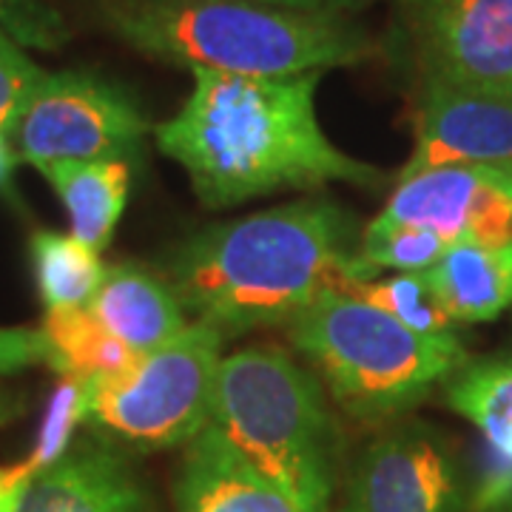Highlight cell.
<instances>
[{
  "mask_svg": "<svg viewBox=\"0 0 512 512\" xmlns=\"http://www.w3.org/2000/svg\"><path fill=\"white\" fill-rule=\"evenodd\" d=\"M191 74V94L171 120L154 126V137L165 157L183 165L205 208H234L276 191H311L328 183H384L376 165L328 140L316 114L322 72Z\"/></svg>",
  "mask_w": 512,
  "mask_h": 512,
  "instance_id": "1",
  "label": "cell"
},
{
  "mask_svg": "<svg viewBox=\"0 0 512 512\" xmlns=\"http://www.w3.org/2000/svg\"><path fill=\"white\" fill-rule=\"evenodd\" d=\"M359 245L348 211L311 197L200 231L171 256L168 285L225 336L288 328L322 296L376 279Z\"/></svg>",
  "mask_w": 512,
  "mask_h": 512,
  "instance_id": "2",
  "label": "cell"
},
{
  "mask_svg": "<svg viewBox=\"0 0 512 512\" xmlns=\"http://www.w3.org/2000/svg\"><path fill=\"white\" fill-rule=\"evenodd\" d=\"M94 18L128 49L188 72L291 77L379 55L356 18L259 0H97Z\"/></svg>",
  "mask_w": 512,
  "mask_h": 512,
  "instance_id": "3",
  "label": "cell"
},
{
  "mask_svg": "<svg viewBox=\"0 0 512 512\" xmlns=\"http://www.w3.org/2000/svg\"><path fill=\"white\" fill-rule=\"evenodd\" d=\"M211 424L302 512H330L339 424L311 367L279 348L222 359Z\"/></svg>",
  "mask_w": 512,
  "mask_h": 512,
  "instance_id": "4",
  "label": "cell"
},
{
  "mask_svg": "<svg viewBox=\"0 0 512 512\" xmlns=\"http://www.w3.org/2000/svg\"><path fill=\"white\" fill-rule=\"evenodd\" d=\"M328 396L359 421H390L467 365L456 333L410 330L356 291H333L288 325Z\"/></svg>",
  "mask_w": 512,
  "mask_h": 512,
  "instance_id": "5",
  "label": "cell"
},
{
  "mask_svg": "<svg viewBox=\"0 0 512 512\" xmlns=\"http://www.w3.org/2000/svg\"><path fill=\"white\" fill-rule=\"evenodd\" d=\"M225 342L214 325L188 322L123 373L83 384V421L134 447H185L214 419Z\"/></svg>",
  "mask_w": 512,
  "mask_h": 512,
  "instance_id": "6",
  "label": "cell"
},
{
  "mask_svg": "<svg viewBox=\"0 0 512 512\" xmlns=\"http://www.w3.org/2000/svg\"><path fill=\"white\" fill-rule=\"evenodd\" d=\"M151 131L140 103L120 83L86 69L46 72L23 106L9 143L37 171L57 163L126 160Z\"/></svg>",
  "mask_w": 512,
  "mask_h": 512,
  "instance_id": "7",
  "label": "cell"
},
{
  "mask_svg": "<svg viewBox=\"0 0 512 512\" xmlns=\"http://www.w3.org/2000/svg\"><path fill=\"white\" fill-rule=\"evenodd\" d=\"M393 37L419 86L512 92V0H396Z\"/></svg>",
  "mask_w": 512,
  "mask_h": 512,
  "instance_id": "8",
  "label": "cell"
},
{
  "mask_svg": "<svg viewBox=\"0 0 512 512\" xmlns=\"http://www.w3.org/2000/svg\"><path fill=\"white\" fill-rule=\"evenodd\" d=\"M427 228L447 245L512 239V163H461L402 180L365 231Z\"/></svg>",
  "mask_w": 512,
  "mask_h": 512,
  "instance_id": "9",
  "label": "cell"
},
{
  "mask_svg": "<svg viewBox=\"0 0 512 512\" xmlns=\"http://www.w3.org/2000/svg\"><path fill=\"white\" fill-rule=\"evenodd\" d=\"M456 456L427 424L384 433L353 464L339 512H461Z\"/></svg>",
  "mask_w": 512,
  "mask_h": 512,
  "instance_id": "10",
  "label": "cell"
},
{
  "mask_svg": "<svg viewBox=\"0 0 512 512\" xmlns=\"http://www.w3.org/2000/svg\"><path fill=\"white\" fill-rule=\"evenodd\" d=\"M416 146L399 183L430 168L461 163H512V92L421 83L416 100Z\"/></svg>",
  "mask_w": 512,
  "mask_h": 512,
  "instance_id": "11",
  "label": "cell"
},
{
  "mask_svg": "<svg viewBox=\"0 0 512 512\" xmlns=\"http://www.w3.org/2000/svg\"><path fill=\"white\" fill-rule=\"evenodd\" d=\"M20 512H160L134 461L103 439L69 444L40 467Z\"/></svg>",
  "mask_w": 512,
  "mask_h": 512,
  "instance_id": "12",
  "label": "cell"
},
{
  "mask_svg": "<svg viewBox=\"0 0 512 512\" xmlns=\"http://www.w3.org/2000/svg\"><path fill=\"white\" fill-rule=\"evenodd\" d=\"M177 512H302L214 424L185 444Z\"/></svg>",
  "mask_w": 512,
  "mask_h": 512,
  "instance_id": "13",
  "label": "cell"
},
{
  "mask_svg": "<svg viewBox=\"0 0 512 512\" xmlns=\"http://www.w3.org/2000/svg\"><path fill=\"white\" fill-rule=\"evenodd\" d=\"M447 404L487 444V464L473 507H504L512 498V359L467 362L447 379Z\"/></svg>",
  "mask_w": 512,
  "mask_h": 512,
  "instance_id": "14",
  "label": "cell"
},
{
  "mask_svg": "<svg viewBox=\"0 0 512 512\" xmlns=\"http://www.w3.org/2000/svg\"><path fill=\"white\" fill-rule=\"evenodd\" d=\"M89 311L137 356L163 348L188 325V311L168 279H160L134 262L106 268Z\"/></svg>",
  "mask_w": 512,
  "mask_h": 512,
  "instance_id": "15",
  "label": "cell"
},
{
  "mask_svg": "<svg viewBox=\"0 0 512 512\" xmlns=\"http://www.w3.org/2000/svg\"><path fill=\"white\" fill-rule=\"evenodd\" d=\"M424 274L453 322H493L512 308V239L450 245Z\"/></svg>",
  "mask_w": 512,
  "mask_h": 512,
  "instance_id": "16",
  "label": "cell"
},
{
  "mask_svg": "<svg viewBox=\"0 0 512 512\" xmlns=\"http://www.w3.org/2000/svg\"><path fill=\"white\" fill-rule=\"evenodd\" d=\"M63 202L72 237L92 251L109 248L117 222L126 211L131 168L126 160H92V163H57L40 171Z\"/></svg>",
  "mask_w": 512,
  "mask_h": 512,
  "instance_id": "17",
  "label": "cell"
},
{
  "mask_svg": "<svg viewBox=\"0 0 512 512\" xmlns=\"http://www.w3.org/2000/svg\"><path fill=\"white\" fill-rule=\"evenodd\" d=\"M40 330L49 345V367L72 382H97L137 362V353L114 339L89 308L46 311Z\"/></svg>",
  "mask_w": 512,
  "mask_h": 512,
  "instance_id": "18",
  "label": "cell"
},
{
  "mask_svg": "<svg viewBox=\"0 0 512 512\" xmlns=\"http://www.w3.org/2000/svg\"><path fill=\"white\" fill-rule=\"evenodd\" d=\"M29 259L46 311L89 308L106 276L100 254L72 234L35 231L29 239Z\"/></svg>",
  "mask_w": 512,
  "mask_h": 512,
  "instance_id": "19",
  "label": "cell"
},
{
  "mask_svg": "<svg viewBox=\"0 0 512 512\" xmlns=\"http://www.w3.org/2000/svg\"><path fill=\"white\" fill-rule=\"evenodd\" d=\"M353 291L365 296L376 308L387 311L410 330H419L427 336L456 333L453 319L447 316L441 299L433 291L427 274H396L390 279H370L356 285Z\"/></svg>",
  "mask_w": 512,
  "mask_h": 512,
  "instance_id": "20",
  "label": "cell"
},
{
  "mask_svg": "<svg viewBox=\"0 0 512 512\" xmlns=\"http://www.w3.org/2000/svg\"><path fill=\"white\" fill-rule=\"evenodd\" d=\"M450 245L427 228H387V231H362L359 256L373 274L399 271V274H424L439 262Z\"/></svg>",
  "mask_w": 512,
  "mask_h": 512,
  "instance_id": "21",
  "label": "cell"
},
{
  "mask_svg": "<svg viewBox=\"0 0 512 512\" xmlns=\"http://www.w3.org/2000/svg\"><path fill=\"white\" fill-rule=\"evenodd\" d=\"M0 29L23 49L57 52L69 40V26L49 0H0Z\"/></svg>",
  "mask_w": 512,
  "mask_h": 512,
  "instance_id": "22",
  "label": "cell"
},
{
  "mask_svg": "<svg viewBox=\"0 0 512 512\" xmlns=\"http://www.w3.org/2000/svg\"><path fill=\"white\" fill-rule=\"evenodd\" d=\"M43 69L37 66L26 49L12 35L0 29V134L9 137L23 106L43 80Z\"/></svg>",
  "mask_w": 512,
  "mask_h": 512,
  "instance_id": "23",
  "label": "cell"
},
{
  "mask_svg": "<svg viewBox=\"0 0 512 512\" xmlns=\"http://www.w3.org/2000/svg\"><path fill=\"white\" fill-rule=\"evenodd\" d=\"M37 365H49V345L43 330L0 328V379Z\"/></svg>",
  "mask_w": 512,
  "mask_h": 512,
  "instance_id": "24",
  "label": "cell"
},
{
  "mask_svg": "<svg viewBox=\"0 0 512 512\" xmlns=\"http://www.w3.org/2000/svg\"><path fill=\"white\" fill-rule=\"evenodd\" d=\"M32 476H35V470L29 464L0 467V512H20V501L26 495Z\"/></svg>",
  "mask_w": 512,
  "mask_h": 512,
  "instance_id": "25",
  "label": "cell"
},
{
  "mask_svg": "<svg viewBox=\"0 0 512 512\" xmlns=\"http://www.w3.org/2000/svg\"><path fill=\"white\" fill-rule=\"evenodd\" d=\"M259 3H274V6H288V9H302V12H322V15L356 18L373 0H259Z\"/></svg>",
  "mask_w": 512,
  "mask_h": 512,
  "instance_id": "26",
  "label": "cell"
},
{
  "mask_svg": "<svg viewBox=\"0 0 512 512\" xmlns=\"http://www.w3.org/2000/svg\"><path fill=\"white\" fill-rule=\"evenodd\" d=\"M26 413V399L20 393H9V390H0V427L12 424Z\"/></svg>",
  "mask_w": 512,
  "mask_h": 512,
  "instance_id": "27",
  "label": "cell"
},
{
  "mask_svg": "<svg viewBox=\"0 0 512 512\" xmlns=\"http://www.w3.org/2000/svg\"><path fill=\"white\" fill-rule=\"evenodd\" d=\"M15 165H18V154H15L12 143H9V137H3V134H0V188H6V185H9Z\"/></svg>",
  "mask_w": 512,
  "mask_h": 512,
  "instance_id": "28",
  "label": "cell"
},
{
  "mask_svg": "<svg viewBox=\"0 0 512 512\" xmlns=\"http://www.w3.org/2000/svg\"><path fill=\"white\" fill-rule=\"evenodd\" d=\"M510 512H512V510H510Z\"/></svg>",
  "mask_w": 512,
  "mask_h": 512,
  "instance_id": "29",
  "label": "cell"
}]
</instances>
